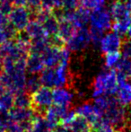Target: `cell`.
<instances>
[{"mask_svg": "<svg viewBox=\"0 0 131 132\" xmlns=\"http://www.w3.org/2000/svg\"><path fill=\"white\" fill-rule=\"evenodd\" d=\"M126 34L128 35V38L129 39V40H131V24H130L129 28H128V31H127Z\"/></svg>", "mask_w": 131, "mask_h": 132, "instance_id": "obj_36", "label": "cell"}, {"mask_svg": "<svg viewBox=\"0 0 131 132\" xmlns=\"http://www.w3.org/2000/svg\"><path fill=\"white\" fill-rule=\"evenodd\" d=\"M122 38L121 35L118 34L115 31L104 33L99 43V49L103 54L109 52L119 51L122 46Z\"/></svg>", "mask_w": 131, "mask_h": 132, "instance_id": "obj_7", "label": "cell"}, {"mask_svg": "<svg viewBox=\"0 0 131 132\" xmlns=\"http://www.w3.org/2000/svg\"><path fill=\"white\" fill-rule=\"evenodd\" d=\"M41 2H42V0H26L25 5H27L30 9H32V10L36 11L40 8Z\"/></svg>", "mask_w": 131, "mask_h": 132, "instance_id": "obj_30", "label": "cell"}, {"mask_svg": "<svg viewBox=\"0 0 131 132\" xmlns=\"http://www.w3.org/2000/svg\"><path fill=\"white\" fill-rule=\"evenodd\" d=\"M114 69L117 74L118 81L129 80L131 78V59L121 56V59H119Z\"/></svg>", "mask_w": 131, "mask_h": 132, "instance_id": "obj_16", "label": "cell"}, {"mask_svg": "<svg viewBox=\"0 0 131 132\" xmlns=\"http://www.w3.org/2000/svg\"><path fill=\"white\" fill-rule=\"evenodd\" d=\"M53 4V7L54 9H58V10H61L63 8L65 0H51Z\"/></svg>", "mask_w": 131, "mask_h": 132, "instance_id": "obj_34", "label": "cell"}, {"mask_svg": "<svg viewBox=\"0 0 131 132\" xmlns=\"http://www.w3.org/2000/svg\"><path fill=\"white\" fill-rule=\"evenodd\" d=\"M40 79L42 86L49 87V88L51 89L56 88V87H60L55 68L45 67L40 72Z\"/></svg>", "mask_w": 131, "mask_h": 132, "instance_id": "obj_12", "label": "cell"}, {"mask_svg": "<svg viewBox=\"0 0 131 132\" xmlns=\"http://www.w3.org/2000/svg\"><path fill=\"white\" fill-rule=\"evenodd\" d=\"M14 106V94L6 90L0 95V110L9 111Z\"/></svg>", "mask_w": 131, "mask_h": 132, "instance_id": "obj_19", "label": "cell"}, {"mask_svg": "<svg viewBox=\"0 0 131 132\" xmlns=\"http://www.w3.org/2000/svg\"><path fill=\"white\" fill-rule=\"evenodd\" d=\"M7 23V14L3 10L2 6L0 5V27Z\"/></svg>", "mask_w": 131, "mask_h": 132, "instance_id": "obj_33", "label": "cell"}, {"mask_svg": "<svg viewBox=\"0 0 131 132\" xmlns=\"http://www.w3.org/2000/svg\"><path fill=\"white\" fill-rule=\"evenodd\" d=\"M100 117L110 121L116 131L126 127L127 107L123 106L113 95H101L94 98L93 103Z\"/></svg>", "mask_w": 131, "mask_h": 132, "instance_id": "obj_1", "label": "cell"}, {"mask_svg": "<svg viewBox=\"0 0 131 132\" xmlns=\"http://www.w3.org/2000/svg\"><path fill=\"white\" fill-rule=\"evenodd\" d=\"M61 49L62 47L58 44H49L41 54L44 66L47 68H56L61 60Z\"/></svg>", "mask_w": 131, "mask_h": 132, "instance_id": "obj_9", "label": "cell"}, {"mask_svg": "<svg viewBox=\"0 0 131 132\" xmlns=\"http://www.w3.org/2000/svg\"><path fill=\"white\" fill-rule=\"evenodd\" d=\"M66 47L73 52H79L87 49L91 44L89 29L86 27L78 28L65 42Z\"/></svg>", "mask_w": 131, "mask_h": 132, "instance_id": "obj_5", "label": "cell"}, {"mask_svg": "<svg viewBox=\"0 0 131 132\" xmlns=\"http://www.w3.org/2000/svg\"><path fill=\"white\" fill-rule=\"evenodd\" d=\"M24 132H26V131H24Z\"/></svg>", "mask_w": 131, "mask_h": 132, "instance_id": "obj_38", "label": "cell"}, {"mask_svg": "<svg viewBox=\"0 0 131 132\" xmlns=\"http://www.w3.org/2000/svg\"><path fill=\"white\" fill-rule=\"evenodd\" d=\"M52 132H71V129L68 126L63 125L61 123H58L52 129Z\"/></svg>", "mask_w": 131, "mask_h": 132, "instance_id": "obj_32", "label": "cell"}, {"mask_svg": "<svg viewBox=\"0 0 131 132\" xmlns=\"http://www.w3.org/2000/svg\"><path fill=\"white\" fill-rule=\"evenodd\" d=\"M106 0H80V6L85 8L86 10L94 11L105 6Z\"/></svg>", "mask_w": 131, "mask_h": 132, "instance_id": "obj_23", "label": "cell"}, {"mask_svg": "<svg viewBox=\"0 0 131 132\" xmlns=\"http://www.w3.org/2000/svg\"><path fill=\"white\" fill-rule=\"evenodd\" d=\"M44 68L41 54L29 52L26 59V71L30 74H39Z\"/></svg>", "mask_w": 131, "mask_h": 132, "instance_id": "obj_14", "label": "cell"}, {"mask_svg": "<svg viewBox=\"0 0 131 132\" xmlns=\"http://www.w3.org/2000/svg\"><path fill=\"white\" fill-rule=\"evenodd\" d=\"M6 87L5 86V85H4V83L2 82L1 78H0V95H2V94H4V93L6 91Z\"/></svg>", "mask_w": 131, "mask_h": 132, "instance_id": "obj_35", "label": "cell"}, {"mask_svg": "<svg viewBox=\"0 0 131 132\" xmlns=\"http://www.w3.org/2000/svg\"><path fill=\"white\" fill-rule=\"evenodd\" d=\"M68 127L71 129V132H92L91 124L80 115H76Z\"/></svg>", "mask_w": 131, "mask_h": 132, "instance_id": "obj_17", "label": "cell"}, {"mask_svg": "<svg viewBox=\"0 0 131 132\" xmlns=\"http://www.w3.org/2000/svg\"><path fill=\"white\" fill-rule=\"evenodd\" d=\"M80 6V0H65L63 8L64 10L73 11Z\"/></svg>", "mask_w": 131, "mask_h": 132, "instance_id": "obj_29", "label": "cell"}, {"mask_svg": "<svg viewBox=\"0 0 131 132\" xmlns=\"http://www.w3.org/2000/svg\"><path fill=\"white\" fill-rule=\"evenodd\" d=\"M53 103L58 105L69 107L73 101V94L69 93L64 87H56L53 88Z\"/></svg>", "mask_w": 131, "mask_h": 132, "instance_id": "obj_15", "label": "cell"}, {"mask_svg": "<svg viewBox=\"0 0 131 132\" xmlns=\"http://www.w3.org/2000/svg\"><path fill=\"white\" fill-rule=\"evenodd\" d=\"M116 95L118 101L123 106L128 107L131 105V82L129 80L119 81Z\"/></svg>", "mask_w": 131, "mask_h": 132, "instance_id": "obj_11", "label": "cell"}, {"mask_svg": "<svg viewBox=\"0 0 131 132\" xmlns=\"http://www.w3.org/2000/svg\"><path fill=\"white\" fill-rule=\"evenodd\" d=\"M67 110L68 107H65V106L58 105L53 103L47 110L44 117H45L46 120L49 122V125L54 129L55 126L58 125V123H60L62 118L65 115V113L67 111Z\"/></svg>", "mask_w": 131, "mask_h": 132, "instance_id": "obj_10", "label": "cell"}, {"mask_svg": "<svg viewBox=\"0 0 131 132\" xmlns=\"http://www.w3.org/2000/svg\"><path fill=\"white\" fill-rule=\"evenodd\" d=\"M12 121L9 111L0 110V132H6L9 123Z\"/></svg>", "mask_w": 131, "mask_h": 132, "instance_id": "obj_25", "label": "cell"}, {"mask_svg": "<svg viewBox=\"0 0 131 132\" xmlns=\"http://www.w3.org/2000/svg\"><path fill=\"white\" fill-rule=\"evenodd\" d=\"M23 32L26 34L31 42H50V37L47 34L45 29L41 23L38 20H31L30 23L27 24L26 28L24 29Z\"/></svg>", "mask_w": 131, "mask_h": 132, "instance_id": "obj_8", "label": "cell"}, {"mask_svg": "<svg viewBox=\"0 0 131 132\" xmlns=\"http://www.w3.org/2000/svg\"><path fill=\"white\" fill-rule=\"evenodd\" d=\"M31 21V11L25 5H13L7 14V23L17 32L23 31Z\"/></svg>", "mask_w": 131, "mask_h": 132, "instance_id": "obj_3", "label": "cell"}, {"mask_svg": "<svg viewBox=\"0 0 131 132\" xmlns=\"http://www.w3.org/2000/svg\"><path fill=\"white\" fill-rule=\"evenodd\" d=\"M112 23L113 21L110 11L105 7L90 12L89 23L91 28L105 32L111 29Z\"/></svg>", "mask_w": 131, "mask_h": 132, "instance_id": "obj_6", "label": "cell"}, {"mask_svg": "<svg viewBox=\"0 0 131 132\" xmlns=\"http://www.w3.org/2000/svg\"><path fill=\"white\" fill-rule=\"evenodd\" d=\"M30 75L31 76L29 77H26L25 91L32 94L37 90H39L42 86V85L40 79V76H38V74H30Z\"/></svg>", "mask_w": 131, "mask_h": 132, "instance_id": "obj_18", "label": "cell"}, {"mask_svg": "<svg viewBox=\"0 0 131 132\" xmlns=\"http://www.w3.org/2000/svg\"><path fill=\"white\" fill-rule=\"evenodd\" d=\"M121 56L124 57L131 59V40H127L122 42L121 46Z\"/></svg>", "mask_w": 131, "mask_h": 132, "instance_id": "obj_28", "label": "cell"}, {"mask_svg": "<svg viewBox=\"0 0 131 132\" xmlns=\"http://www.w3.org/2000/svg\"><path fill=\"white\" fill-rule=\"evenodd\" d=\"M6 132H24L23 129V128L21 127L19 123L17 122H14V121H11L9 123L8 127H7Z\"/></svg>", "mask_w": 131, "mask_h": 132, "instance_id": "obj_31", "label": "cell"}, {"mask_svg": "<svg viewBox=\"0 0 131 132\" xmlns=\"http://www.w3.org/2000/svg\"><path fill=\"white\" fill-rule=\"evenodd\" d=\"M75 112L77 115H80V116L84 117V119H86L88 122L91 124V126L94 124L100 118H101L99 116L98 112L96 111L93 103H85L77 107L75 110Z\"/></svg>", "mask_w": 131, "mask_h": 132, "instance_id": "obj_13", "label": "cell"}, {"mask_svg": "<svg viewBox=\"0 0 131 132\" xmlns=\"http://www.w3.org/2000/svg\"><path fill=\"white\" fill-rule=\"evenodd\" d=\"M76 115L77 114H76V112H75V111L68 109L67 111L65 113V115L63 116V118H62L60 123L63 124V125H66V126H69V124L71 123L72 120L75 118Z\"/></svg>", "mask_w": 131, "mask_h": 132, "instance_id": "obj_27", "label": "cell"}, {"mask_svg": "<svg viewBox=\"0 0 131 132\" xmlns=\"http://www.w3.org/2000/svg\"><path fill=\"white\" fill-rule=\"evenodd\" d=\"M31 103H32L31 94L26 91L14 94V107L28 108L31 107Z\"/></svg>", "mask_w": 131, "mask_h": 132, "instance_id": "obj_21", "label": "cell"}, {"mask_svg": "<svg viewBox=\"0 0 131 132\" xmlns=\"http://www.w3.org/2000/svg\"><path fill=\"white\" fill-rule=\"evenodd\" d=\"M89 32H90V37H91V43H93L94 47H98L100 40L102 38L103 34H104L105 32L99 31V30L93 29V28H91V27H90V29H89Z\"/></svg>", "mask_w": 131, "mask_h": 132, "instance_id": "obj_26", "label": "cell"}, {"mask_svg": "<svg viewBox=\"0 0 131 132\" xmlns=\"http://www.w3.org/2000/svg\"><path fill=\"white\" fill-rule=\"evenodd\" d=\"M6 1H8V0H0V4H3V3H5V2H6Z\"/></svg>", "mask_w": 131, "mask_h": 132, "instance_id": "obj_37", "label": "cell"}, {"mask_svg": "<svg viewBox=\"0 0 131 132\" xmlns=\"http://www.w3.org/2000/svg\"><path fill=\"white\" fill-rule=\"evenodd\" d=\"M92 132H116L114 126L103 118H100L92 125Z\"/></svg>", "mask_w": 131, "mask_h": 132, "instance_id": "obj_20", "label": "cell"}, {"mask_svg": "<svg viewBox=\"0 0 131 132\" xmlns=\"http://www.w3.org/2000/svg\"><path fill=\"white\" fill-rule=\"evenodd\" d=\"M104 64L106 68L109 69H114L116 65L121 59V54L119 51H116V52H109L104 54Z\"/></svg>", "mask_w": 131, "mask_h": 132, "instance_id": "obj_24", "label": "cell"}, {"mask_svg": "<svg viewBox=\"0 0 131 132\" xmlns=\"http://www.w3.org/2000/svg\"><path fill=\"white\" fill-rule=\"evenodd\" d=\"M119 86L115 69H106L100 72L93 81V97L101 95H114Z\"/></svg>", "mask_w": 131, "mask_h": 132, "instance_id": "obj_2", "label": "cell"}, {"mask_svg": "<svg viewBox=\"0 0 131 132\" xmlns=\"http://www.w3.org/2000/svg\"><path fill=\"white\" fill-rule=\"evenodd\" d=\"M31 108L38 115L44 116L51 104H53L52 89L49 87L41 86L39 90L31 94Z\"/></svg>", "mask_w": 131, "mask_h": 132, "instance_id": "obj_4", "label": "cell"}, {"mask_svg": "<svg viewBox=\"0 0 131 132\" xmlns=\"http://www.w3.org/2000/svg\"><path fill=\"white\" fill-rule=\"evenodd\" d=\"M16 34H17V31L8 23L3 25L2 27H0V44L14 40L16 37Z\"/></svg>", "mask_w": 131, "mask_h": 132, "instance_id": "obj_22", "label": "cell"}]
</instances>
